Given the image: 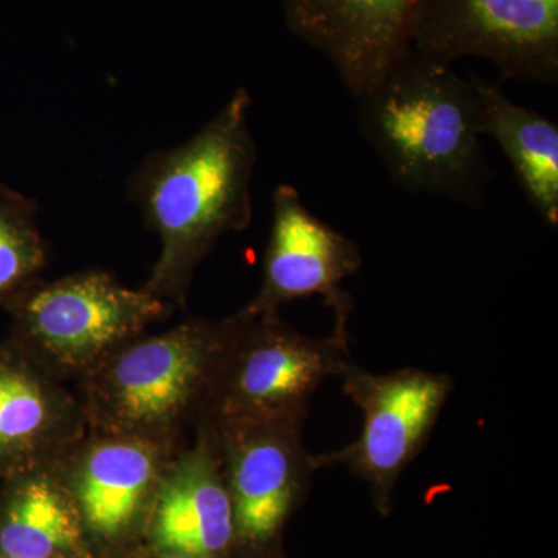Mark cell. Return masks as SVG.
Returning <instances> with one entry per match:
<instances>
[{"mask_svg":"<svg viewBox=\"0 0 558 558\" xmlns=\"http://www.w3.org/2000/svg\"><path fill=\"white\" fill-rule=\"evenodd\" d=\"M416 0H284L286 21L357 98L411 49Z\"/></svg>","mask_w":558,"mask_h":558,"instance_id":"7c38bea8","label":"cell"},{"mask_svg":"<svg viewBox=\"0 0 558 558\" xmlns=\"http://www.w3.org/2000/svg\"><path fill=\"white\" fill-rule=\"evenodd\" d=\"M13 347L61 381H80L174 307L106 270L33 282L5 304Z\"/></svg>","mask_w":558,"mask_h":558,"instance_id":"277c9868","label":"cell"},{"mask_svg":"<svg viewBox=\"0 0 558 558\" xmlns=\"http://www.w3.org/2000/svg\"><path fill=\"white\" fill-rule=\"evenodd\" d=\"M481 128L508 157L524 196L549 229L558 227V124L510 100L501 83L470 75Z\"/></svg>","mask_w":558,"mask_h":558,"instance_id":"9a60e30c","label":"cell"},{"mask_svg":"<svg viewBox=\"0 0 558 558\" xmlns=\"http://www.w3.org/2000/svg\"><path fill=\"white\" fill-rule=\"evenodd\" d=\"M247 89L231 95L218 116L189 142L157 150L128 183L130 199L160 238V255L143 289L172 307H185L197 267L220 238L252 222L255 138Z\"/></svg>","mask_w":558,"mask_h":558,"instance_id":"6da1fadb","label":"cell"},{"mask_svg":"<svg viewBox=\"0 0 558 558\" xmlns=\"http://www.w3.org/2000/svg\"><path fill=\"white\" fill-rule=\"evenodd\" d=\"M411 49L451 64L476 57L501 80L558 83V0H416Z\"/></svg>","mask_w":558,"mask_h":558,"instance_id":"ba28073f","label":"cell"},{"mask_svg":"<svg viewBox=\"0 0 558 558\" xmlns=\"http://www.w3.org/2000/svg\"><path fill=\"white\" fill-rule=\"evenodd\" d=\"M0 558H5V557L0 556Z\"/></svg>","mask_w":558,"mask_h":558,"instance_id":"ac0fdd59","label":"cell"},{"mask_svg":"<svg viewBox=\"0 0 558 558\" xmlns=\"http://www.w3.org/2000/svg\"><path fill=\"white\" fill-rule=\"evenodd\" d=\"M179 449L89 429L61 459L58 473L98 558H128L145 545L161 475Z\"/></svg>","mask_w":558,"mask_h":558,"instance_id":"9c48e42d","label":"cell"},{"mask_svg":"<svg viewBox=\"0 0 558 558\" xmlns=\"http://www.w3.org/2000/svg\"><path fill=\"white\" fill-rule=\"evenodd\" d=\"M128 558H189L179 556V554L167 553V550H157L148 548V546H142V548L135 550L132 556Z\"/></svg>","mask_w":558,"mask_h":558,"instance_id":"e0dca14e","label":"cell"},{"mask_svg":"<svg viewBox=\"0 0 558 558\" xmlns=\"http://www.w3.org/2000/svg\"><path fill=\"white\" fill-rule=\"evenodd\" d=\"M362 263L354 241L314 215L293 186L278 185L263 281L255 299L242 310L274 314L286 304L322 296L336 319L333 330L349 333L354 301L343 282L359 274Z\"/></svg>","mask_w":558,"mask_h":558,"instance_id":"30bf717a","label":"cell"},{"mask_svg":"<svg viewBox=\"0 0 558 558\" xmlns=\"http://www.w3.org/2000/svg\"><path fill=\"white\" fill-rule=\"evenodd\" d=\"M189 558H234L233 512L215 429L199 422L172 454L146 526L145 545Z\"/></svg>","mask_w":558,"mask_h":558,"instance_id":"8fae6325","label":"cell"},{"mask_svg":"<svg viewBox=\"0 0 558 558\" xmlns=\"http://www.w3.org/2000/svg\"><path fill=\"white\" fill-rule=\"evenodd\" d=\"M89 432L75 392L13 344L0 352V476L54 468Z\"/></svg>","mask_w":558,"mask_h":558,"instance_id":"4fadbf2b","label":"cell"},{"mask_svg":"<svg viewBox=\"0 0 558 558\" xmlns=\"http://www.w3.org/2000/svg\"><path fill=\"white\" fill-rule=\"evenodd\" d=\"M307 416L205 421L215 429L234 526V558H278L282 532L306 498L315 454ZM197 427V425H196Z\"/></svg>","mask_w":558,"mask_h":558,"instance_id":"8992f818","label":"cell"},{"mask_svg":"<svg viewBox=\"0 0 558 558\" xmlns=\"http://www.w3.org/2000/svg\"><path fill=\"white\" fill-rule=\"evenodd\" d=\"M340 379L344 395L362 413V429L354 442L315 454L317 468H344L365 481L377 510L388 515L398 481L427 446L454 380L421 368L373 373L354 362Z\"/></svg>","mask_w":558,"mask_h":558,"instance_id":"52a82bcc","label":"cell"},{"mask_svg":"<svg viewBox=\"0 0 558 558\" xmlns=\"http://www.w3.org/2000/svg\"><path fill=\"white\" fill-rule=\"evenodd\" d=\"M7 483L0 505V556L98 558L57 465Z\"/></svg>","mask_w":558,"mask_h":558,"instance_id":"5bb4252c","label":"cell"},{"mask_svg":"<svg viewBox=\"0 0 558 558\" xmlns=\"http://www.w3.org/2000/svg\"><path fill=\"white\" fill-rule=\"evenodd\" d=\"M38 205L0 185V303L7 304L38 281L49 245L38 227Z\"/></svg>","mask_w":558,"mask_h":558,"instance_id":"2e32d148","label":"cell"},{"mask_svg":"<svg viewBox=\"0 0 558 558\" xmlns=\"http://www.w3.org/2000/svg\"><path fill=\"white\" fill-rule=\"evenodd\" d=\"M355 101L363 138L396 186L472 207L486 199L494 170L478 98L451 64L410 49Z\"/></svg>","mask_w":558,"mask_h":558,"instance_id":"7a4b0ae2","label":"cell"},{"mask_svg":"<svg viewBox=\"0 0 558 558\" xmlns=\"http://www.w3.org/2000/svg\"><path fill=\"white\" fill-rule=\"evenodd\" d=\"M278 558H282V557H278Z\"/></svg>","mask_w":558,"mask_h":558,"instance_id":"d6986e66","label":"cell"},{"mask_svg":"<svg viewBox=\"0 0 558 558\" xmlns=\"http://www.w3.org/2000/svg\"><path fill=\"white\" fill-rule=\"evenodd\" d=\"M234 314L142 333L76 381L92 432L179 449L207 414Z\"/></svg>","mask_w":558,"mask_h":558,"instance_id":"3957f363","label":"cell"},{"mask_svg":"<svg viewBox=\"0 0 558 558\" xmlns=\"http://www.w3.org/2000/svg\"><path fill=\"white\" fill-rule=\"evenodd\" d=\"M352 362L349 333L306 336L274 314H234L211 402L202 421L307 416L323 381Z\"/></svg>","mask_w":558,"mask_h":558,"instance_id":"5b68a950","label":"cell"}]
</instances>
